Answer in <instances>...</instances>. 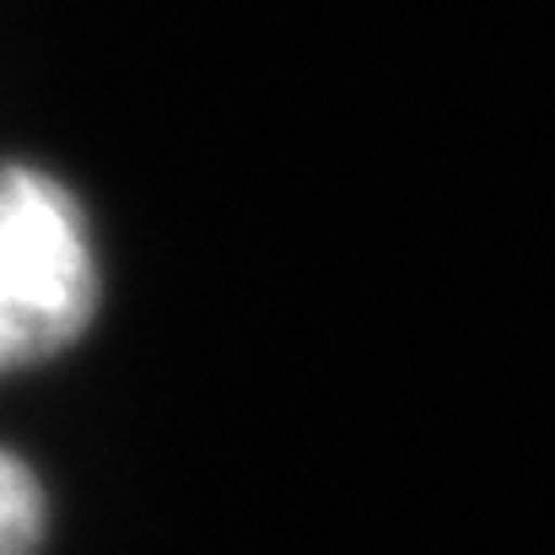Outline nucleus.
Returning a JSON list of instances; mask_svg holds the SVG:
<instances>
[{
	"mask_svg": "<svg viewBox=\"0 0 555 555\" xmlns=\"http://www.w3.org/2000/svg\"><path fill=\"white\" fill-rule=\"evenodd\" d=\"M98 313V254L76 194L38 168H0V372L76 346Z\"/></svg>",
	"mask_w": 555,
	"mask_h": 555,
	"instance_id": "f257e3e1",
	"label": "nucleus"
},
{
	"mask_svg": "<svg viewBox=\"0 0 555 555\" xmlns=\"http://www.w3.org/2000/svg\"><path fill=\"white\" fill-rule=\"evenodd\" d=\"M43 529H49V502L38 475L11 448H0V555H38Z\"/></svg>",
	"mask_w": 555,
	"mask_h": 555,
	"instance_id": "f03ea898",
	"label": "nucleus"
}]
</instances>
